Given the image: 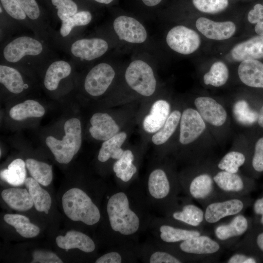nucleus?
Returning a JSON list of instances; mask_svg holds the SVG:
<instances>
[{
	"instance_id": "c756f323",
	"label": "nucleus",
	"mask_w": 263,
	"mask_h": 263,
	"mask_svg": "<svg viewBox=\"0 0 263 263\" xmlns=\"http://www.w3.org/2000/svg\"><path fill=\"white\" fill-rule=\"evenodd\" d=\"M232 249L246 252L263 260V227L252 225Z\"/></svg>"
},
{
	"instance_id": "f03ea898",
	"label": "nucleus",
	"mask_w": 263,
	"mask_h": 263,
	"mask_svg": "<svg viewBox=\"0 0 263 263\" xmlns=\"http://www.w3.org/2000/svg\"><path fill=\"white\" fill-rule=\"evenodd\" d=\"M143 187L150 208L162 214L176 202L182 191L178 175L159 163L151 167Z\"/></svg>"
},
{
	"instance_id": "f8f14e48",
	"label": "nucleus",
	"mask_w": 263,
	"mask_h": 263,
	"mask_svg": "<svg viewBox=\"0 0 263 263\" xmlns=\"http://www.w3.org/2000/svg\"><path fill=\"white\" fill-rule=\"evenodd\" d=\"M252 225V218L243 213L237 214L214 225V238L225 248H233L248 231Z\"/></svg>"
},
{
	"instance_id": "de8ad7c7",
	"label": "nucleus",
	"mask_w": 263,
	"mask_h": 263,
	"mask_svg": "<svg viewBox=\"0 0 263 263\" xmlns=\"http://www.w3.org/2000/svg\"><path fill=\"white\" fill-rule=\"evenodd\" d=\"M56 10L57 18L62 21L78 12L76 3L73 0H51Z\"/></svg>"
},
{
	"instance_id": "c9c22d12",
	"label": "nucleus",
	"mask_w": 263,
	"mask_h": 263,
	"mask_svg": "<svg viewBox=\"0 0 263 263\" xmlns=\"http://www.w3.org/2000/svg\"><path fill=\"white\" fill-rule=\"evenodd\" d=\"M115 250L98 257L96 263H122L134 262L139 257V245H119Z\"/></svg>"
},
{
	"instance_id": "0eeeda50",
	"label": "nucleus",
	"mask_w": 263,
	"mask_h": 263,
	"mask_svg": "<svg viewBox=\"0 0 263 263\" xmlns=\"http://www.w3.org/2000/svg\"><path fill=\"white\" fill-rule=\"evenodd\" d=\"M65 134L59 140L53 136H48L45 143L60 164L69 163L79 150L82 144V128L80 120L71 118L64 124Z\"/></svg>"
},
{
	"instance_id": "2eb2a0df",
	"label": "nucleus",
	"mask_w": 263,
	"mask_h": 263,
	"mask_svg": "<svg viewBox=\"0 0 263 263\" xmlns=\"http://www.w3.org/2000/svg\"><path fill=\"white\" fill-rule=\"evenodd\" d=\"M107 41L100 38H75L68 45L72 57L80 61H91L103 56L108 50Z\"/></svg>"
},
{
	"instance_id": "f257e3e1",
	"label": "nucleus",
	"mask_w": 263,
	"mask_h": 263,
	"mask_svg": "<svg viewBox=\"0 0 263 263\" xmlns=\"http://www.w3.org/2000/svg\"><path fill=\"white\" fill-rule=\"evenodd\" d=\"M144 189L140 186L119 187L109 196L106 212L113 243L137 245L140 234L148 229L152 216Z\"/></svg>"
},
{
	"instance_id": "6ab92c4d",
	"label": "nucleus",
	"mask_w": 263,
	"mask_h": 263,
	"mask_svg": "<svg viewBox=\"0 0 263 263\" xmlns=\"http://www.w3.org/2000/svg\"><path fill=\"white\" fill-rule=\"evenodd\" d=\"M89 132L97 141H106L120 131V126L112 115L107 113L97 112L90 119Z\"/></svg>"
},
{
	"instance_id": "a18cd8bd",
	"label": "nucleus",
	"mask_w": 263,
	"mask_h": 263,
	"mask_svg": "<svg viewBox=\"0 0 263 263\" xmlns=\"http://www.w3.org/2000/svg\"><path fill=\"white\" fill-rule=\"evenodd\" d=\"M0 2L5 11L15 21L32 29L30 21L17 0H0Z\"/></svg>"
},
{
	"instance_id": "13d9d810",
	"label": "nucleus",
	"mask_w": 263,
	"mask_h": 263,
	"mask_svg": "<svg viewBox=\"0 0 263 263\" xmlns=\"http://www.w3.org/2000/svg\"><path fill=\"white\" fill-rule=\"evenodd\" d=\"M100 3L108 4L112 2L113 0H94Z\"/></svg>"
},
{
	"instance_id": "8fccbe9b",
	"label": "nucleus",
	"mask_w": 263,
	"mask_h": 263,
	"mask_svg": "<svg viewBox=\"0 0 263 263\" xmlns=\"http://www.w3.org/2000/svg\"><path fill=\"white\" fill-rule=\"evenodd\" d=\"M234 252L226 260V263H257L262 260L251 254L245 251L234 250Z\"/></svg>"
},
{
	"instance_id": "2f4dec72",
	"label": "nucleus",
	"mask_w": 263,
	"mask_h": 263,
	"mask_svg": "<svg viewBox=\"0 0 263 263\" xmlns=\"http://www.w3.org/2000/svg\"><path fill=\"white\" fill-rule=\"evenodd\" d=\"M1 196L3 201L11 208L17 211H27L34 206L31 196L26 188H7L2 191Z\"/></svg>"
},
{
	"instance_id": "f3484780",
	"label": "nucleus",
	"mask_w": 263,
	"mask_h": 263,
	"mask_svg": "<svg viewBox=\"0 0 263 263\" xmlns=\"http://www.w3.org/2000/svg\"><path fill=\"white\" fill-rule=\"evenodd\" d=\"M206 124L197 110L188 108L181 114L179 123V142L189 145L195 141L204 132Z\"/></svg>"
},
{
	"instance_id": "864d4df0",
	"label": "nucleus",
	"mask_w": 263,
	"mask_h": 263,
	"mask_svg": "<svg viewBox=\"0 0 263 263\" xmlns=\"http://www.w3.org/2000/svg\"><path fill=\"white\" fill-rule=\"evenodd\" d=\"M247 19L251 23L263 21V4H256L248 13Z\"/></svg>"
},
{
	"instance_id": "a19ab883",
	"label": "nucleus",
	"mask_w": 263,
	"mask_h": 263,
	"mask_svg": "<svg viewBox=\"0 0 263 263\" xmlns=\"http://www.w3.org/2000/svg\"><path fill=\"white\" fill-rule=\"evenodd\" d=\"M26 167L32 177L43 186L49 185L53 180L52 167L48 164L33 158L25 161Z\"/></svg>"
},
{
	"instance_id": "c85d7f7f",
	"label": "nucleus",
	"mask_w": 263,
	"mask_h": 263,
	"mask_svg": "<svg viewBox=\"0 0 263 263\" xmlns=\"http://www.w3.org/2000/svg\"><path fill=\"white\" fill-rule=\"evenodd\" d=\"M241 81L247 86L263 88V63L257 59L241 61L238 69Z\"/></svg>"
},
{
	"instance_id": "c03bdc74",
	"label": "nucleus",
	"mask_w": 263,
	"mask_h": 263,
	"mask_svg": "<svg viewBox=\"0 0 263 263\" xmlns=\"http://www.w3.org/2000/svg\"><path fill=\"white\" fill-rule=\"evenodd\" d=\"M233 115L236 121L244 125H250L258 120L259 113L252 110L244 100L237 101L233 105Z\"/></svg>"
},
{
	"instance_id": "b1692460",
	"label": "nucleus",
	"mask_w": 263,
	"mask_h": 263,
	"mask_svg": "<svg viewBox=\"0 0 263 263\" xmlns=\"http://www.w3.org/2000/svg\"><path fill=\"white\" fill-rule=\"evenodd\" d=\"M73 69L72 64L65 60L56 59L50 62L44 75V88L49 92L56 91L61 82L72 74Z\"/></svg>"
},
{
	"instance_id": "1a4fd4ad",
	"label": "nucleus",
	"mask_w": 263,
	"mask_h": 263,
	"mask_svg": "<svg viewBox=\"0 0 263 263\" xmlns=\"http://www.w3.org/2000/svg\"><path fill=\"white\" fill-rule=\"evenodd\" d=\"M249 195L224 198L209 203L204 207L206 225H213L225 218H230L244 212L252 205Z\"/></svg>"
},
{
	"instance_id": "ea45409f",
	"label": "nucleus",
	"mask_w": 263,
	"mask_h": 263,
	"mask_svg": "<svg viewBox=\"0 0 263 263\" xmlns=\"http://www.w3.org/2000/svg\"><path fill=\"white\" fill-rule=\"evenodd\" d=\"M181 114L178 110L170 113L163 127L151 136V141L154 145H162L169 140L179 125Z\"/></svg>"
},
{
	"instance_id": "6e6552de",
	"label": "nucleus",
	"mask_w": 263,
	"mask_h": 263,
	"mask_svg": "<svg viewBox=\"0 0 263 263\" xmlns=\"http://www.w3.org/2000/svg\"><path fill=\"white\" fill-rule=\"evenodd\" d=\"M148 228L151 230L156 244L161 246L172 244L203 233H208L205 230L176 224L164 217H152Z\"/></svg>"
},
{
	"instance_id": "20e7f679",
	"label": "nucleus",
	"mask_w": 263,
	"mask_h": 263,
	"mask_svg": "<svg viewBox=\"0 0 263 263\" xmlns=\"http://www.w3.org/2000/svg\"><path fill=\"white\" fill-rule=\"evenodd\" d=\"M161 246L171 250L186 263L216 262L225 249L208 233H203L178 243Z\"/></svg>"
},
{
	"instance_id": "79ce46f5",
	"label": "nucleus",
	"mask_w": 263,
	"mask_h": 263,
	"mask_svg": "<svg viewBox=\"0 0 263 263\" xmlns=\"http://www.w3.org/2000/svg\"><path fill=\"white\" fill-rule=\"evenodd\" d=\"M229 76L228 69L222 61H216L211 66L209 71L204 75L203 80L206 85L220 87L227 81Z\"/></svg>"
},
{
	"instance_id": "58836bf2",
	"label": "nucleus",
	"mask_w": 263,
	"mask_h": 263,
	"mask_svg": "<svg viewBox=\"0 0 263 263\" xmlns=\"http://www.w3.org/2000/svg\"><path fill=\"white\" fill-rule=\"evenodd\" d=\"M26 164L22 159L12 161L7 169L0 171V178L9 184L19 186L24 184L26 179Z\"/></svg>"
},
{
	"instance_id": "9d476101",
	"label": "nucleus",
	"mask_w": 263,
	"mask_h": 263,
	"mask_svg": "<svg viewBox=\"0 0 263 263\" xmlns=\"http://www.w3.org/2000/svg\"><path fill=\"white\" fill-rule=\"evenodd\" d=\"M171 222L187 227L204 229V210L192 202V199L179 197L176 202L163 214Z\"/></svg>"
},
{
	"instance_id": "09e8293b",
	"label": "nucleus",
	"mask_w": 263,
	"mask_h": 263,
	"mask_svg": "<svg viewBox=\"0 0 263 263\" xmlns=\"http://www.w3.org/2000/svg\"><path fill=\"white\" fill-rule=\"evenodd\" d=\"M251 166L254 172L257 173L263 172V137L260 138L256 143Z\"/></svg>"
},
{
	"instance_id": "423d86ee",
	"label": "nucleus",
	"mask_w": 263,
	"mask_h": 263,
	"mask_svg": "<svg viewBox=\"0 0 263 263\" xmlns=\"http://www.w3.org/2000/svg\"><path fill=\"white\" fill-rule=\"evenodd\" d=\"M178 176L182 191L203 207L210 202L222 199L216 188L210 169L192 170Z\"/></svg>"
},
{
	"instance_id": "5fc2aeb1",
	"label": "nucleus",
	"mask_w": 263,
	"mask_h": 263,
	"mask_svg": "<svg viewBox=\"0 0 263 263\" xmlns=\"http://www.w3.org/2000/svg\"><path fill=\"white\" fill-rule=\"evenodd\" d=\"M162 0H142V2L147 6L153 7L158 5Z\"/></svg>"
},
{
	"instance_id": "49530a36",
	"label": "nucleus",
	"mask_w": 263,
	"mask_h": 263,
	"mask_svg": "<svg viewBox=\"0 0 263 263\" xmlns=\"http://www.w3.org/2000/svg\"><path fill=\"white\" fill-rule=\"evenodd\" d=\"M194 6L200 12L215 14L224 10L228 5V0H192Z\"/></svg>"
},
{
	"instance_id": "37998d69",
	"label": "nucleus",
	"mask_w": 263,
	"mask_h": 263,
	"mask_svg": "<svg viewBox=\"0 0 263 263\" xmlns=\"http://www.w3.org/2000/svg\"><path fill=\"white\" fill-rule=\"evenodd\" d=\"M246 162L245 155L242 152L230 151L226 153L217 164V168L230 173H238Z\"/></svg>"
},
{
	"instance_id": "cd10ccee",
	"label": "nucleus",
	"mask_w": 263,
	"mask_h": 263,
	"mask_svg": "<svg viewBox=\"0 0 263 263\" xmlns=\"http://www.w3.org/2000/svg\"><path fill=\"white\" fill-rule=\"evenodd\" d=\"M231 54L236 61L263 58V36H257L236 45Z\"/></svg>"
},
{
	"instance_id": "39448f33",
	"label": "nucleus",
	"mask_w": 263,
	"mask_h": 263,
	"mask_svg": "<svg viewBox=\"0 0 263 263\" xmlns=\"http://www.w3.org/2000/svg\"><path fill=\"white\" fill-rule=\"evenodd\" d=\"M61 202L64 213L72 221L93 226L100 220L98 207L88 193L79 188H73L66 191Z\"/></svg>"
},
{
	"instance_id": "aec40b11",
	"label": "nucleus",
	"mask_w": 263,
	"mask_h": 263,
	"mask_svg": "<svg viewBox=\"0 0 263 263\" xmlns=\"http://www.w3.org/2000/svg\"><path fill=\"white\" fill-rule=\"evenodd\" d=\"M170 113V105L168 101L164 99L155 100L143 118V130L151 135L156 132L164 125Z\"/></svg>"
},
{
	"instance_id": "ddd939ff",
	"label": "nucleus",
	"mask_w": 263,
	"mask_h": 263,
	"mask_svg": "<svg viewBox=\"0 0 263 263\" xmlns=\"http://www.w3.org/2000/svg\"><path fill=\"white\" fill-rule=\"evenodd\" d=\"M125 78L133 91L145 97L152 95L156 89L157 82L150 66L142 60H133L127 67Z\"/></svg>"
},
{
	"instance_id": "473e14b6",
	"label": "nucleus",
	"mask_w": 263,
	"mask_h": 263,
	"mask_svg": "<svg viewBox=\"0 0 263 263\" xmlns=\"http://www.w3.org/2000/svg\"><path fill=\"white\" fill-rule=\"evenodd\" d=\"M45 110L38 101L27 99L13 106L9 112L10 117L20 121L29 118H39L44 115Z\"/></svg>"
},
{
	"instance_id": "5701e85b",
	"label": "nucleus",
	"mask_w": 263,
	"mask_h": 263,
	"mask_svg": "<svg viewBox=\"0 0 263 263\" xmlns=\"http://www.w3.org/2000/svg\"><path fill=\"white\" fill-rule=\"evenodd\" d=\"M0 83L8 92L18 95L29 87L19 68L2 63L0 65Z\"/></svg>"
},
{
	"instance_id": "7ed1b4c3",
	"label": "nucleus",
	"mask_w": 263,
	"mask_h": 263,
	"mask_svg": "<svg viewBox=\"0 0 263 263\" xmlns=\"http://www.w3.org/2000/svg\"><path fill=\"white\" fill-rule=\"evenodd\" d=\"M49 48L45 41L38 37L21 35L11 39L3 46L2 63L18 67L46 61Z\"/></svg>"
},
{
	"instance_id": "6e6d98bb",
	"label": "nucleus",
	"mask_w": 263,
	"mask_h": 263,
	"mask_svg": "<svg viewBox=\"0 0 263 263\" xmlns=\"http://www.w3.org/2000/svg\"><path fill=\"white\" fill-rule=\"evenodd\" d=\"M255 27L256 33L260 36H263V21L256 23Z\"/></svg>"
},
{
	"instance_id": "a878e982",
	"label": "nucleus",
	"mask_w": 263,
	"mask_h": 263,
	"mask_svg": "<svg viewBox=\"0 0 263 263\" xmlns=\"http://www.w3.org/2000/svg\"><path fill=\"white\" fill-rule=\"evenodd\" d=\"M56 242L60 248L66 250L77 248L86 253H92L96 247L94 242L90 236L75 230L68 231L64 236H57Z\"/></svg>"
},
{
	"instance_id": "7c9ffc66",
	"label": "nucleus",
	"mask_w": 263,
	"mask_h": 263,
	"mask_svg": "<svg viewBox=\"0 0 263 263\" xmlns=\"http://www.w3.org/2000/svg\"><path fill=\"white\" fill-rule=\"evenodd\" d=\"M127 137V132L120 131L112 138L103 141L98 153V161L104 163L111 159L114 162L118 160L124 151L125 149L122 148V146Z\"/></svg>"
},
{
	"instance_id": "a211bd4d",
	"label": "nucleus",
	"mask_w": 263,
	"mask_h": 263,
	"mask_svg": "<svg viewBox=\"0 0 263 263\" xmlns=\"http://www.w3.org/2000/svg\"><path fill=\"white\" fill-rule=\"evenodd\" d=\"M114 31L120 40L132 43H142L147 38L144 26L136 19L120 16L113 22Z\"/></svg>"
},
{
	"instance_id": "dca6fc26",
	"label": "nucleus",
	"mask_w": 263,
	"mask_h": 263,
	"mask_svg": "<svg viewBox=\"0 0 263 263\" xmlns=\"http://www.w3.org/2000/svg\"><path fill=\"white\" fill-rule=\"evenodd\" d=\"M166 42L169 47L176 52L189 55L198 49L201 39L195 31L183 25H177L168 32Z\"/></svg>"
},
{
	"instance_id": "603ef678",
	"label": "nucleus",
	"mask_w": 263,
	"mask_h": 263,
	"mask_svg": "<svg viewBox=\"0 0 263 263\" xmlns=\"http://www.w3.org/2000/svg\"><path fill=\"white\" fill-rule=\"evenodd\" d=\"M254 217L253 225L263 227V192L252 203Z\"/></svg>"
},
{
	"instance_id": "412c9836",
	"label": "nucleus",
	"mask_w": 263,
	"mask_h": 263,
	"mask_svg": "<svg viewBox=\"0 0 263 263\" xmlns=\"http://www.w3.org/2000/svg\"><path fill=\"white\" fill-rule=\"evenodd\" d=\"M197 111L203 120L216 127L223 125L227 118L225 108L215 99L207 96H200L194 100Z\"/></svg>"
},
{
	"instance_id": "f704fd0d",
	"label": "nucleus",
	"mask_w": 263,
	"mask_h": 263,
	"mask_svg": "<svg viewBox=\"0 0 263 263\" xmlns=\"http://www.w3.org/2000/svg\"><path fill=\"white\" fill-rule=\"evenodd\" d=\"M30 21L32 29L37 36L44 40L47 22L43 21L39 7L36 0H17Z\"/></svg>"
},
{
	"instance_id": "e433bc0d",
	"label": "nucleus",
	"mask_w": 263,
	"mask_h": 263,
	"mask_svg": "<svg viewBox=\"0 0 263 263\" xmlns=\"http://www.w3.org/2000/svg\"><path fill=\"white\" fill-rule=\"evenodd\" d=\"M92 14L88 11H78L73 16L61 21L58 37L60 39H68L79 27L88 25L92 21Z\"/></svg>"
},
{
	"instance_id": "393cba45",
	"label": "nucleus",
	"mask_w": 263,
	"mask_h": 263,
	"mask_svg": "<svg viewBox=\"0 0 263 263\" xmlns=\"http://www.w3.org/2000/svg\"><path fill=\"white\" fill-rule=\"evenodd\" d=\"M112 169L119 181V187L130 186L138 171L135 156L132 150L125 149L121 157L113 164Z\"/></svg>"
},
{
	"instance_id": "9b49d317",
	"label": "nucleus",
	"mask_w": 263,
	"mask_h": 263,
	"mask_svg": "<svg viewBox=\"0 0 263 263\" xmlns=\"http://www.w3.org/2000/svg\"><path fill=\"white\" fill-rule=\"evenodd\" d=\"M216 188L222 199L249 195L256 188L251 178L238 173L211 170Z\"/></svg>"
},
{
	"instance_id": "4468645a",
	"label": "nucleus",
	"mask_w": 263,
	"mask_h": 263,
	"mask_svg": "<svg viewBox=\"0 0 263 263\" xmlns=\"http://www.w3.org/2000/svg\"><path fill=\"white\" fill-rule=\"evenodd\" d=\"M115 76V72L111 65L100 62L93 66L86 75L83 89L90 96H101L108 91Z\"/></svg>"
},
{
	"instance_id": "3c124183",
	"label": "nucleus",
	"mask_w": 263,
	"mask_h": 263,
	"mask_svg": "<svg viewBox=\"0 0 263 263\" xmlns=\"http://www.w3.org/2000/svg\"><path fill=\"white\" fill-rule=\"evenodd\" d=\"M32 263H62V260L55 253L45 250H36L32 254Z\"/></svg>"
},
{
	"instance_id": "4c0bfd02",
	"label": "nucleus",
	"mask_w": 263,
	"mask_h": 263,
	"mask_svg": "<svg viewBox=\"0 0 263 263\" xmlns=\"http://www.w3.org/2000/svg\"><path fill=\"white\" fill-rule=\"evenodd\" d=\"M3 219L7 224L14 227L16 231L24 238H33L40 232V228L32 223L29 219L24 215L6 214Z\"/></svg>"
},
{
	"instance_id": "bb28decb",
	"label": "nucleus",
	"mask_w": 263,
	"mask_h": 263,
	"mask_svg": "<svg viewBox=\"0 0 263 263\" xmlns=\"http://www.w3.org/2000/svg\"><path fill=\"white\" fill-rule=\"evenodd\" d=\"M139 257L149 263H182L184 259L171 250L156 244H146L139 247Z\"/></svg>"
},
{
	"instance_id": "4be33fe9",
	"label": "nucleus",
	"mask_w": 263,
	"mask_h": 263,
	"mask_svg": "<svg viewBox=\"0 0 263 263\" xmlns=\"http://www.w3.org/2000/svg\"><path fill=\"white\" fill-rule=\"evenodd\" d=\"M195 25L206 38L217 40L230 38L236 30V26L232 21L216 22L204 17L198 18Z\"/></svg>"
},
{
	"instance_id": "72a5a7b5",
	"label": "nucleus",
	"mask_w": 263,
	"mask_h": 263,
	"mask_svg": "<svg viewBox=\"0 0 263 263\" xmlns=\"http://www.w3.org/2000/svg\"><path fill=\"white\" fill-rule=\"evenodd\" d=\"M24 185L31 196L36 209L48 214L52 203L49 193L32 177L26 178Z\"/></svg>"
},
{
	"instance_id": "4d7b16f0",
	"label": "nucleus",
	"mask_w": 263,
	"mask_h": 263,
	"mask_svg": "<svg viewBox=\"0 0 263 263\" xmlns=\"http://www.w3.org/2000/svg\"><path fill=\"white\" fill-rule=\"evenodd\" d=\"M257 121L260 126L263 128V106L261 108L259 113Z\"/></svg>"
}]
</instances>
